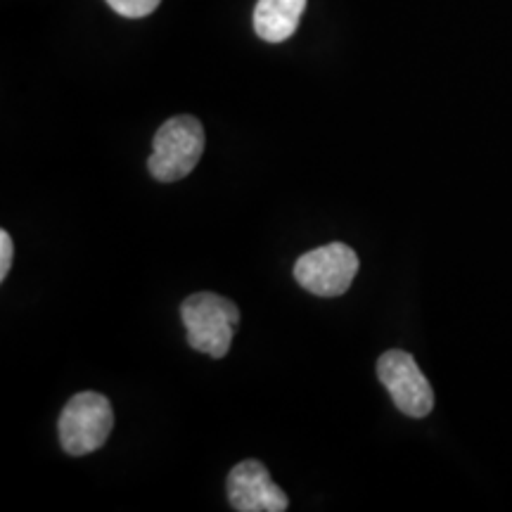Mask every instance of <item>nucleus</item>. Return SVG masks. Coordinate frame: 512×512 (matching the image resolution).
Segmentation results:
<instances>
[{"mask_svg": "<svg viewBox=\"0 0 512 512\" xmlns=\"http://www.w3.org/2000/svg\"><path fill=\"white\" fill-rule=\"evenodd\" d=\"M228 501L238 512H283L290 498L268 475L266 465L259 460H242L230 470Z\"/></svg>", "mask_w": 512, "mask_h": 512, "instance_id": "423d86ee", "label": "nucleus"}, {"mask_svg": "<svg viewBox=\"0 0 512 512\" xmlns=\"http://www.w3.org/2000/svg\"><path fill=\"white\" fill-rule=\"evenodd\" d=\"M377 377L392 396L396 408L408 418H425L434 408L432 384L422 375L408 351H384L377 361Z\"/></svg>", "mask_w": 512, "mask_h": 512, "instance_id": "39448f33", "label": "nucleus"}, {"mask_svg": "<svg viewBox=\"0 0 512 512\" xmlns=\"http://www.w3.org/2000/svg\"><path fill=\"white\" fill-rule=\"evenodd\" d=\"M358 254L344 242L311 249L294 264V280L316 297H339L354 283Z\"/></svg>", "mask_w": 512, "mask_h": 512, "instance_id": "20e7f679", "label": "nucleus"}, {"mask_svg": "<svg viewBox=\"0 0 512 512\" xmlns=\"http://www.w3.org/2000/svg\"><path fill=\"white\" fill-rule=\"evenodd\" d=\"M152 155L147 159V171L155 181L174 183L190 176L200 164L204 152V128L195 117L181 114L159 126L152 140Z\"/></svg>", "mask_w": 512, "mask_h": 512, "instance_id": "f03ea898", "label": "nucleus"}, {"mask_svg": "<svg viewBox=\"0 0 512 512\" xmlns=\"http://www.w3.org/2000/svg\"><path fill=\"white\" fill-rule=\"evenodd\" d=\"M306 0H259L254 8V31L266 43H283L299 27Z\"/></svg>", "mask_w": 512, "mask_h": 512, "instance_id": "0eeeda50", "label": "nucleus"}, {"mask_svg": "<svg viewBox=\"0 0 512 512\" xmlns=\"http://www.w3.org/2000/svg\"><path fill=\"white\" fill-rule=\"evenodd\" d=\"M107 5H110L114 12H119L121 17L138 19L152 15V12L162 5V0H107Z\"/></svg>", "mask_w": 512, "mask_h": 512, "instance_id": "6e6552de", "label": "nucleus"}, {"mask_svg": "<svg viewBox=\"0 0 512 512\" xmlns=\"http://www.w3.org/2000/svg\"><path fill=\"white\" fill-rule=\"evenodd\" d=\"M181 320L192 349L211 358H223L233 344L235 328L240 325V309L221 294L197 292L181 304Z\"/></svg>", "mask_w": 512, "mask_h": 512, "instance_id": "f257e3e1", "label": "nucleus"}, {"mask_svg": "<svg viewBox=\"0 0 512 512\" xmlns=\"http://www.w3.org/2000/svg\"><path fill=\"white\" fill-rule=\"evenodd\" d=\"M114 427L112 403L98 392H81L60 415V444L69 456H86L105 446Z\"/></svg>", "mask_w": 512, "mask_h": 512, "instance_id": "7ed1b4c3", "label": "nucleus"}, {"mask_svg": "<svg viewBox=\"0 0 512 512\" xmlns=\"http://www.w3.org/2000/svg\"><path fill=\"white\" fill-rule=\"evenodd\" d=\"M12 238L8 230H0V280L8 278L12 266Z\"/></svg>", "mask_w": 512, "mask_h": 512, "instance_id": "1a4fd4ad", "label": "nucleus"}]
</instances>
